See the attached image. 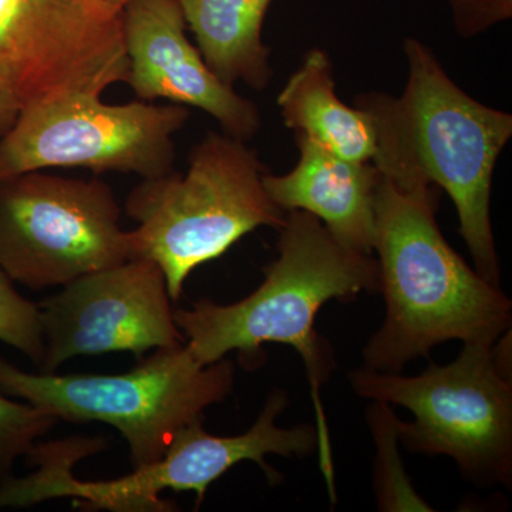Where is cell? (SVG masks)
Returning <instances> with one entry per match:
<instances>
[{
    "mask_svg": "<svg viewBox=\"0 0 512 512\" xmlns=\"http://www.w3.org/2000/svg\"><path fill=\"white\" fill-rule=\"evenodd\" d=\"M278 258L264 268V282L242 301L210 299L174 309V322L192 355L212 365L237 350L255 356L264 343H282L301 355L311 382L320 468L335 498L328 421L320 386L333 369L332 353L315 329L322 306L380 291L375 256L345 247L309 212L292 210L279 228Z\"/></svg>",
    "mask_w": 512,
    "mask_h": 512,
    "instance_id": "6da1fadb",
    "label": "cell"
},
{
    "mask_svg": "<svg viewBox=\"0 0 512 512\" xmlns=\"http://www.w3.org/2000/svg\"><path fill=\"white\" fill-rule=\"evenodd\" d=\"M437 204L434 185L380 178L373 254L386 319L363 349L369 369L400 373L447 340L494 345L511 329L510 299L450 247Z\"/></svg>",
    "mask_w": 512,
    "mask_h": 512,
    "instance_id": "7a4b0ae2",
    "label": "cell"
},
{
    "mask_svg": "<svg viewBox=\"0 0 512 512\" xmlns=\"http://www.w3.org/2000/svg\"><path fill=\"white\" fill-rule=\"evenodd\" d=\"M403 50L409 77L402 96L355 99L376 119L379 154L373 164L403 187L430 184L446 191L476 271L500 285L491 188L498 157L512 137V116L464 92L420 40L409 37Z\"/></svg>",
    "mask_w": 512,
    "mask_h": 512,
    "instance_id": "3957f363",
    "label": "cell"
},
{
    "mask_svg": "<svg viewBox=\"0 0 512 512\" xmlns=\"http://www.w3.org/2000/svg\"><path fill=\"white\" fill-rule=\"evenodd\" d=\"M264 165L247 141L208 131L191 150L188 170L141 180L127 195L134 258L156 262L173 302L188 276L220 258L259 227L279 229L286 214L264 187Z\"/></svg>",
    "mask_w": 512,
    "mask_h": 512,
    "instance_id": "277c9868",
    "label": "cell"
},
{
    "mask_svg": "<svg viewBox=\"0 0 512 512\" xmlns=\"http://www.w3.org/2000/svg\"><path fill=\"white\" fill-rule=\"evenodd\" d=\"M235 366L202 365L187 343L156 349L123 375L29 373L0 355V393L60 421H100L120 431L133 468L156 463L178 431L204 420L234 390Z\"/></svg>",
    "mask_w": 512,
    "mask_h": 512,
    "instance_id": "5b68a950",
    "label": "cell"
},
{
    "mask_svg": "<svg viewBox=\"0 0 512 512\" xmlns=\"http://www.w3.org/2000/svg\"><path fill=\"white\" fill-rule=\"evenodd\" d=\"M511 332L494 345H464L454 362L431 363L419 376L355 370L350 384L360 397L396 404L413 413L397 420V439L413 453L448 456L471 481L512 483Z\"/></svg>",
    "mask_w": 512,
    "mask_h": 512,
    "instance_id": "8992f818",
    "label": "cell"
},
{
    "mask_svg": "<svg viewBox=\"0 0 512 512\" xmlns=\"http://www.w3.org/2000/svg\"><path fill=\"white\" fill-rule=\"evenodd\" d=\"M104 181L29 171L0 180V269L43 291L134 258Z\"/></svg>",
    "mask_w": 512,
    "mask_h": 512,
    "instance_id": "52a82bcc",
    "label": "cell"
},
{
    "mask_svg": "<svg viewBox=\"0 0 512 512\" xmlns=\"http://www.w3.org/2000/svg\"><path fill=\"white\" fill-rule=\"evenodd\" d=\"M188 119L180 104H109L99 94L39 101L20 110L0 140V180L53 168L161 177L174 171L175 134Z\"/></svg>",
    "mask_w": 512,
    "mask_h": 512,
    "instance_id": "ba28073f",
    "label": "cell"
},
{
    "mask_svg": "<svg viewBox=\"0 0 512 512\" xmlns=\"http://www.w3.org/2000/svg\"><path fill=\"white\" fill-rule=\"evenodd\" d=\"M123 8L104 0H0V94L20 110L127 83Z\"/></svg>",
    "mask_w": 512,
    "mask_h": 512,
    "instance_id": "9c48e42d",
    "label": "cell"
},
{
    "mask_svg": "<svg viewBox=\"0 0 512 512\" xmlns=\"http://www.w3.org/2000/svg\"><path fill=\"white\" fill-rule=\"evenodd\" d=\"M39 308L43 373H56L74 357L130 352L143 359L150 350L185 342L163 271L146 258L80 276Z\"/></svg>",
    "mask_w": 512,
    "mask_h": 512,
    "instance_id": "30bf717a",
    "label": "cell"
},
{
    "mask_svg": "<svg viewBox=\"0 0 512 512\" xmlns=\"http://www.w3.org/2000/svg\"><path fill=\"white\" fill-rule=\"evenodd\" d=\"M286 406L288 397L284 392L272 393L251 429L238 436H214L202 427L204 420L195 421L178 431L156 463L134 468V473L117 480H74L73 497L80 498L82 507L90 510L170 512L177 508L160 497L161 491H194L200 507L208 487L244 461L258 464L268 480L275 483L279 474L266 463L268 454L308 456L319 446L316 426H276V419Z\"/></svg>",
    "mask_w": 512,
    "mask_h": 512,
    "instance_id": "8fae6325",
    "label": "cell"
},
{
    "mask_svg": "<svg viewBox=\"0 0 512 512\" xmlns=\"http://www.w3.org/2000/svg\"><path fill=\"white\" fill-rule=\"evenodd\" d=\"M127 83L138 100H167L200 109L222 133L251 140L261 128L258 106L222 83L187 36L178 0H130L123 6Z\"/></svg>",
    "mask_w": 512,
    "mask_h": 512,
    "instance_id": "7c38bea8",
    "label": "cell"
},
{
    "mask_svg": "<svg viewBox=\"0 0 512 512\" xmlns=\"http://www.w3.org/2000/svg\"><path fill=\"white\" fill-rule=\"evenodd\" d=\"M298 163L289 173L264 175L271 200L288 212H309L340 244L373 255L375 202L382 174L375 164L353 163L295 134Z\"/></svg>",
    "mask_w": 512,
    "mask_h": 512,
    "instance_id": "4fadbf2b",
    "label": "cell"
},
{
    "mask_svg": "<svg viewBox=\"0 0 512 512\" xmlns=\"http://www.w3.org/2000/svg\"><path fill=\"white\" fill-rule=\"evenodd\" d=\"M276 103L285 126L293 133L343 160L375 163L379 154L375 116L362 104L348 106L339 99L325 50L313 47L306 53Z\"/></svg>",
    "mask_w": 512,
    "mask_h": 512,
    "instance_id": "5bb4252c",
    "label": "cell"
},
{
    "mask_svg": "<svg viewBox=\"0 0 512 512\" xmlns=\"http://www.w3.org/2000/svg\"><path fill=\"white\" fill-rule=\"evenodd\" d=\"M187 29L212 73L227 86L255 90L271 83V50L262 26L272 0H178Z\"/></svg>",
    "mask_w": 512,
    "mask_h": 512,
    "instance_id": "9a60e30c",
    "label": "cell"
},
{
    "mask_svg": "<svg viewBox=\"0 0 512 512\" xmlns=\"http://www.w3.org/2000/svg\"><path fill=\"white\" fill-rule=\"evenodd\" d=\"M372 429L379 447V481L377 498L383 511H431L429 504L414 494L404 476L397 456V419L390 412L389 404L375 402L372 414Z\"/></svg>",
    "mask_w": 512,
    "mask_h": 512,
    "instance_id": "2e32d148",
    "label": "cell"
},
{
    "mask_svg": "<svg viewBox=\"0 0 512 512\" xmlns=\"http://www.w3.org/2000/svg\"><path fill=\"white\" fill-rule=\"evenodd\" d=\"M59 421L39 407L0 393V485L13 477L19 458L28 457Z\"/></svg>",
    "mask_w": 512,
    "mask_h": 512,
    "instance_id": "e0dca14e",
    "label": "cell"
},
{
    "mask_svg": "<svg viewBox=\"0 0 512 512\" xmlns=\"http://www.w3.org/2000/svg\"><path fill=\"white\" fill-rule=\"evenodd\" d=\"M0 342L19 350L36 367L45 360V336L39 303L23 298L0 269Z\"/></svg>",
    "mask_w": 512,
    "mask_h": 512,
    "instance_id": "ac0fdd59",
    "label": "cell"
},
{
    "mask_svg": "<svg viewBox=\"0 0 512 512\" xmlns=\"http://www.w3.org/2000/svg\"><path fill=\"white\" fill-rule=\"evenodd\" d=\"M453 13L454 28L471 39L512 18V0H446Z\"/></svg>",
    "mask_w": 512,
    "mask_h": 512,
    "instance_id": "d6986e66",
    "label": "cell"
},
{
    "mask_svg": "<svg viewBox=\"0 0 512 512\" xmlns=\"http://www.w3.org/2000/svg\"><path fill=\"white\" fill-rule=\"evenodd\" d=\"M19 113L18 104L0 94V140L9 133L10 128L15 126Z\"/></svg>",
    "mask_w": 512,
    "mask_h": 512,
    "instance_id": "ffe728a7",
    "label": "cell"
},
{
    "mask_svg": "<svg viewBox=\"0 0 512 512\" xmlns=\"http://www.w3.org/2000/svg\"><path fill=\"white\" fill-rule=\"evenodd\" d=\"M104 2L111 3V5L119 6V8H123L124 5H127L130 0H104Z\"/></svg>",
    "mask_w": 512,
    "mask_h": 512,
    "instance_id": "44dd1931",
    "label": "cell"
}]
</instances>
